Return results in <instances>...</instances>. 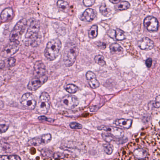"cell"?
I'll return each mask as SVG.
<instances>
[{
  "label": "cell",
  "instance_id": "cell-24",
  "mask_svg": "<svg viewBox=\"0 0 160 160\" xmlns=\"http://www.w3.org/2000/svg\"><path fill=\"white\" fill-rule=\"evenodd\" d=\"M89 86L92 89H96L100 87V83L96 79V77L93 78L88 80Z\"/></svg>",
  "mask_w": 160,
  "mask_h": 160
},
{
  "label": "cell",
  "instance_id": "cell-5",
  "mask_svg": "<svg viewBox=\"0 0 160 160\" xmlns=\"http://www.w3.org/2000/svg\"><path fill=\"white\" fill-rule=\"evenodd\" d=\"M27 21L26 19H21L17 23L10 33V41H19V39L26 29Z\"/></svg>",
  "mask_w": 160,
  "mask_h": 160
},
{
  "label": "cell",
  "instance_id": "cell-23",
  "mask_svg": "<svg viewBox=\"0 0 160 160\" xmlns=\"http://www.w3.org/2000/svg\"><path fill=\"white\" fill-rule=\"evenodd\" d=\"M130 7V4H129V2L126 1H123L118 4L116 8H117V10H125L129 9Z\"/></svg>",
  "mask_w": 160,
  "mask_h": 160
},
{
  "label": "cell",
  "instance_id": "cell-13",
  "mask_svg": "<svg viewBox=\"0 0 160 160\" xmlns=\"http://www.w3.org/2000/svg\"><path fill=\"white\" fill-rule=\"evenodd\" d=\"M46 68L43 62L41 61H38L34 66V77H40L46 75Z\"/></svg>",
  "mask_w": 160,
  "mask_h": 160
},
{
  "label": "cell",
  "instance_id": "cell-9",
  "mask_svg": "<svg viewBox=\"0 0 160 160\" xmlns=\"http://www.w3.org/2000/svg\"><path fill=\"white\" fill-rule=\"evenodd\" d=\"M19 45V41H11L1 51V55L5 58H10L18 52Z\"/></svg>",
  "mask_w": 160,
  "mask_h": 160
},
{
  "label": "cell",
  "instance_id": "cell-2",
  "mask_svg": "<svg viewBox=\"0 0 160 160\" xmlns=\"http://www.w3.org/2000/svg\"><path fill=\"white\" fill-rule=\"evenodd\" d=\"M79 52L78 45L70 42L66 45L63 52V62L67 67H70L74 63Z\"/></svg>",
  "mask_w": 160,
  "mask_h": 160
},
{
  "label": "cell",
  "instance_id": "cell-3",
  "mask_svg": "<svg viewBox=\"0 0 160 160\" xmlns=\"http://www.w3.org/2000/svg\"><path fill=\"white\" fill-rule=\"evenodd\" d=\"M62 43L60 40L55 39L50 40L47 44L45 50V56L48 60L53 61L60 55Z\"/></svg>",
  "mask_w": 160,
  "mask_h": 160
},
{
  "label": "cell",
  "instance_id": "cell-41",
  "mask_svg": "<svg viewBox=\"0 0 160 160\" xmlns=\"http://www.w3.org/2000/svg\"><path fill=\"white\" fill-rule=\"evenodd\" d=\"M38 119L40 120V121H50V120L48 119V118L46 117L45 116H40V117H39Z\"/></svg>",
  "mask_w": 160,
  "mask_h": 160
},
{
  "label": "cell",
  "instance_id": "cell-36",
  "mask_svg": "<svg viewBox=\"0 0 160 160\" xmlns=\"http://www.w3.org/2000/svg\"><path fill=\"white\" fill-rule=\"evenodd\" d=\"M54 158L55 159H63L65 158V156L63 153H57L54 155Z\"/></svg>",
  "mask_w": 160,
  "mask_h": 160
},
{
  "label": "cell",
  "instance_id": "cell-37",
  "mask_svg": "<svg viewBox=\"0 0 160 160\" xmlns=\"http://www.w3.org/2000/svg\"><path fill=\"white\" fill-rule=\"evenodd\" d=\"M108 35L109 37L112 39H115V35H116V31L114 30H110L108 32Z\"/></svg>",
  "mask_w": 160,
  "mask_h": 160
},
{
  "label": "cell",
  "instance_id": "cell-4",
  "mask_svg": "<svg viewBox=\"0 0 160 160\" xmlns=\"http://www.w3.org/2000/svg\"><path fill=\"white\" fill-rule=\"evenodd\" d=\"M36 108L39 114H46L48 112L50 108V98L48 93L46 92L41 93Z\"/></svg>",
  "mask_w": 160,
  "mask_h": 160
},
{
  "label": "cell",
  "instance_id": "cell-16",
  "mask_svg": "<svg viewBox=\"0 0 160 160\" xmlns=\"http://www.w3.org/2000/svg\"><path fill=\"white\" fill-rule=\"evenodd\" d=\"M14 11L11 8H7L2 11L1 14V19L2 22H6L12 19Z\"/></svg>",
  "mask_w": 160,
  "mask_h": 160
},
{
  "label": "cell",
  "instance_id": "cell-12",
  "mask_svg": "<svg viewBox=\"0 0 160 160\" xmlns=\"http://www.w3.org/2000/svg\"><path fill=\"white\" fill-rule=\"evenodd\" d=\"M144 24L147 30L150 32H156L158 30L159 23L155 17L148 16L145 19Z\"/></svg>",
  "mask_w": 160,
  "mask_h": 160
},
{
  "label": "cell",
  "instance_id": "cell-44",
  "mask_svg": "<svg viewBox=\"0 0 160 160\" xmlns=\"http://www.w3.org/2000/svg\"><path fill=\"white\" fill-rule=\"evenodd\" d=\"M152 1H153V2H156V0H152Z\"/></svg>",
  "mask_w": 160,
  "mask_h": 160
},
{
  "label": "cell",
  "instance_id": "cell-40",
  "mask_svg": "<svg viewBox=\"0 0 160 160\" xmlns=\"http://www.w3.org/2000/svg\"><path fill=\"white\" fill-rule=\"evenodd\" d=\"M6 63L4 61L2 60H0V71L5 66Z\"/></svg>",
  "mask_w": 160,
  "mask_h": 160
},
{
  "label": "cell",
  "instance_id": "cell-30",
  "mask_svg": "<svg viewBox=\"0 0 160 160\" xmlns=\"http://www.w3.org/2000/svg\"><path fill=\"white\" fill-rule=\"evenodd\" d=\"M70 126L72 129L75 130H78V129H81L82 128V126L80 125V123L76 122H72L70 124Z\"/></svg>",
  "mask_w": 160,
  "mask_h": 160
},
{
  "label": "cell",
  "instance_id": "cell-1",
  "mask_svg": "<svg viewBox=\"0 0 160 160\" xmlns=\"http://www.w3.org/2000/svg\"><path fill=\"white\" fill-rule=\"evenodd\" d=\"M40 23L36 20H32L27 30L25 37V43L27 46L35 47L40 41V36L39 34Z\"/></svg>",
  "mask_w": 160,
  "mask_h": 160
},
{
  "label": "cell",
  "instance_id": "cell-28",
  "mask_svg": "<svg viewBox=\"0 0 160 160\" xmlns=\"http://www.w3.org/2000/svg\"><path fill=\"white\" fill-rule=\"evenodd\" d=\"M100 11L101 13L105 17L108 16V14L110 12V10H109V9H108L107 6L105 4H102L101 6Z\"/></svg>",
  "mask_w": 160,
  "mask_h": 160
},
{
  "label": "cell",
  "instance_id": "cell-19",
  "mask_svg": "<svg viewBox=\"0 0 160 160\" xmlns=\"http://www.w3.org/2000/svg\"><path fill=\"white\" fill-rule=\"evenodd\" d=\"M57 5L58 8L65 12H68L70 10L69 4L64 0H58Z\"/></svg>",
  "mask_w": 160,
  "mask_h": 160
},
{
  "label": "cell",
  "instance_id": "cell-43",
  "mask_svg": "<svg viewBox=\"0 0 160 160\" xmlns=\"http://www.w3.org/2000/svg\"><path fill=\"white\" fill-rule=\"evenodd\" d=\"M110 2H112V4H117L120 2L121 0H109Z\"/></svg>",
  "mask_w": 160,
  "mask_h": 160
},
{
  "label": "cell",
  "instance_id": "cell-42",
  "mask_svg": "<svg viewBox=\"0 0 160 160\" xmlns=\"http://www.w3.org/2000/svg\"><path fill=\"white\" fill-rule=\"evenodd\" d=\"M0 160H8V156H0Z\"/></svg>",
  "mask_w": 160,
  "mask_h": 160
},
{
  "label": "cell",
  "instance_id": "cell-7",
  "mask_svg": "<svg viewBox=\"0 0 160 160\" xmlns=\"http://www.w3.org/2000/svg\"><path fill=\"white\" fill-rule=\"evenodd\" d=\"M20 101L23 107L29 110L34 109L37 105L34 96L31 93H26L23 95Z\"/></svg>",
  "mask_w": 160,
  "mask_h": 160
},
{
  "label": "cell",
  "instance_id": "cell-35",
  "mask_svg": "<svg viewBox=\"0 0 160 160\" xmlns=\"http://www.w3.org/2000/svg\"><path fill=\"white\" fill-rule=\"evenodd\" d=\"M160 96L158 95L156 98L153 106L156 108H159L160 107Z\"/></svg>",
  "mask_w": 160,
  "mask_h": 160
},
{
  "label": "cell",
  "instance_id": "cell-18",
  "mask_svg": "<svg viewBox=\"0 0 160 160\" xmlns=\"http://www.w3.org/2000/svg\"><path fill=\"white\" fill-rule=\"evenodd\" d=\"M134 156L138 159H145L148 155V151L144 148H138L134 151Z\"/></svg>",
  "mask_w": 160,
  "mask_h": 160
},
{
  "label": "cell",
  "instance_id": "cell-21",
  "mask_svg": "<svg viewBox=\"0 0 160 160\" xmlns=\"http://www.w3.org/2000/svg\"><path fill=\"white\" fill-rule=\"evenodd\" d=\"M89 37L91 39H94L98 35V26L96 25H94L90 28L89 31Z\"/></svg>",
  "mask_w": 160,
  "mask_h": 160
},
{
  "label": "cell",
  "instance_id": "cell-25",
  "mask_svg": "<svg viewBox=\"0 0 160 160\" xmlns=\"http://www.w3.org/2000/svg\"><path fill=\"white\" fill-rule=\"evenodd\" d=\"M116 31L115 40H123L125 39V35L124 32L120 29H117Z\"/></svg>",
  "mask_w": 160,
  "mask_h": 160
},
{
  "label": "cell",
  "instance_id": "cell-22",
  "mask_svg": "<svg viewBox=\"0 0 160 160\" xmlns=\"http://www.w3.org/2000/svg\"><path fill=\"white\" fill-rule=\"evenodd\" d=\"M65 89L67 92L70 93H76L78 91V87L74 84H70L66 85L65 87Z\"/></svg>",
  "mask_w": 160,
  "mask_h": 160
},
{
  "label": "cell",
  "instance_id": "cell-27",
  "mask_svg": "<svg viewBox=\"0 0 160 160\" xmlns=\"http://www.w3.org/2000/svg\"><path fill=\"white\" fill-rule=\"evenodd\" d=\"M105 152L107 155H110L112 154L113 151V147L109 143L105 144L103 145Z\"/></svg>",
  "mask_w": 160,
  "mask_h": 160
},
{
  "label": "cell",
  "instance_id": "cell-17",
  "mask_svg": "<svg viewBox=\"0 0 160 160\" xmlns=\"http://www.w3.org/2000/svg\"><path fill=\"white\" fill-rule=\"evenodd\" d=\"M114 125L118 126L121 127L125 129L131 128L132 123V120L127 119H118L115 120L114 123Z\"/></svg>",
  "mask_w": 160,
  "mask_h": 160
},
{
  "label": "cell",
  "instance_id": "cell-38",
  "mask_svg": "<svg viewBox=\"0 0 160 160\" xmlns=\"http://www.w3.org/2000/svg\"><path fill=\"white\" fill-rule=\"evenodd\" d=\"M8 160H21V158L19 156L17 155H11L8 156Z\"/></svg>",
  "mask_w": 160,
  "mask_h": 160
},
{
  "label": "cell",
  "instance_id": "cell-33",
  "mask_svg": "<svg viewBox=\"0 0 160 160\" xmlns=\"http://www.w3.org/2000/svg\"><path fill=\"white\" fill-rule=\"evenodd\" d=\"M9 126L4 124H0V134H4L8 130Z\"/></svg>",
  "mask_w": 160,
  "mask_h": 160
},
{
  "label": "cell",
  "instance_id": "cell-10",
  "mask_svg": "<svg viewBox=\"0 0 160 160\" xmlns=\"http://www.w3.org/2000/svg\"><path fill=\"white\" fill-rule=\"evenodd\" d=\"M48 79V77L46 75L40 77H34L28 83L27 88L32 91L38 90L47 82Z\"/></svg>",
  "mask_w": 160,
  "mask_h": 160
},
{
  "label": "cell",
  "instance_id": "cell-20",
  "mask_svg": "<svg viewBox=\"0 0 160 160\" xmlns=\"http://www.w3.org/2000/svg\"><path fill=\"white\" fill-rule=\"evenodd\" d=\"M110 49L111 52L112 54L119 53H122L123 51V49L119 44L117 43H113L110 46Z\"/></svg>",
  "mask_w": 160,
  "mask_h": 160
},
{
  "label": "cell",
  "instance_id": "cell-29",
  "mask_svg": "<svg viewBox=\"0 0 160 160\" xmlns=\"http://www.w3.org/2000/svg\"><path fill=\"white\" fill-rule=\"evenodd\" d=\"M102 137L104 140L108 143H110L114 139V137L109 133H103Z\"/></svg>",
  "mask_w": 160,
  "mask_h": 160
},
{
  "label": "cell",
  "instance_id": "cell-31",
  "mask_svg": "<svg viewBox=\"0 0 160 160\" xmlns=\"http://www.w3.org/2000/svg\"><path fill=\"white\" fill-rule=\"evenodd\" d=\"M96 0H83V4L86 7H90L94 4Z\"/></svg>",
  "mask_w": 160,
  "mask_h": 160
},
{
  "label": "cell",
  "instance_id": "cell-32",
  "mask_svg": "<svg viewBox=\"0 0 160 160\" xmlns=\"http://www.w3.org/2000/svg\"><path fill=\"white\" fill-rule=\"evenodd\" d=\"M16 60L13 57H10L8 60H7V65L10 67H12L15 65Z\"/></svg>",
  "mask_w": 160,
  "mask_h": 160
},
{
  "label": "cell",
  "instance_id": "cell-11",
  "mask_svg": "<svg viewBox=\"0 0 160 160\" xmlns=\"http://www.w3.org/2000/svg\"><path fill=\"white\" fill-rule=\"evenodd\" d=\"M98 130L100 131H104L113 136L114 138H122L124 136V131L121 128L117 127L110 126H102L98 127Z\"/></svg>",
  "mask_w": 160,
  "mask_h": 160
},
{
  "label": "cell",
  "instance_id": "cell-8",
  "mask_svg": "<svg viewBox=\"0 0 160 160\" xmlns=\"http://www.w3.org/2000/svg\"><path fill=\"white\" fill-rule=\"evenodd\" d=\"M52 136L50 134H44L30 139L28 141V144L31 146L45 145L50 142Z\"/></svg>",
  "mask_w": 160,
  "mask_h": 160
},
{
  "label": "cell",
  "instance_id": "cell-26",
  "mask_svg": "<svg viewBox=\"0 0 160 160\" xmlns=\"http://www.w3.org/2000/svg\"><path fill=\"white\" fill-rule=\"evenodd\" d=\"M95 61L98 65L101 66H103L106 65V62L104 57L101 55H97L95 57Z\"/></svg>",
  "mask_w": 160,
  "mask_h": 160
},
{
  "label": "cell",
  "instance_id": "cell-34",
  "mask_svg": "<svg viewBox=\"0 0 160 160\" xmlns=\"http://www.w3.org/2000/svg\"><path fill=\"white\" fill-rule=\"evenodd\" d=\"M95 77H96L95 74L92 71H87L86 74V79L87 80L91 79L92 78H95Z\"/></svg>",
  "mask_w": 160,
  "mask_h": 160
},
{
  "label": "cell",
  "instance_id": "cell-15",
  "mask_svg": "<svg viewBox=\"0 0 160 160\" xmlns=\"http://www.w3.org/2000/svg\"><path fill=\"white\" fill-rule=\"evenodd\" d=\"M97 13L95 10L92 9H87L80 16V19L82 21L90 22L95 18Z\"/></svg>",
  "mask_w": 160,
  "mask_h": 160
},
{
  "label": "cell",
  "instance_id": "cell-6",
  "mask_svg": "<svg viewBox=\"0 0 160 160\" xmlns=\"http://www.w3.org/2000/svg\"><path fill=\"white\" fill-rule=\"evenodd\" d=\"M79 104L78 98L72 95H66L62 98L60 105L65 109H71L76 108Z\"/></svg>",
  "mask_w": 160,
  "mask_h": 160
},
{
  "label": "cell",
  "instance_id": "cell-39",
  "mask_svg": "<svg viewBox=\"0 0 160 160\" xmlns=\"http://www.w3.org/2000/svg\"><path fill=\"white\" fill-rule=\"evenodd\" d=\"M146 65L148 68H150L152 65V60L151 58H149L146 61Z\"/></svg>",
  "mask_w": 160,
  "mask_h": 160
},
{
  "label": "cell",
  "instance_id": "cell-14",
  "mask_svg": "<svg viewBox=\"0 0 160 160\" xmlns=\"http://www.w3.org/2000/svg\"><path fill=\"white\" fill-rule=\"evenodd\" d=\"M138 45L142 50H151L154 47V42L148 37H144L139 41Z\"/></svg>",
  "mask_w": 160,
  "mask_h": 160
}]
</instances>
